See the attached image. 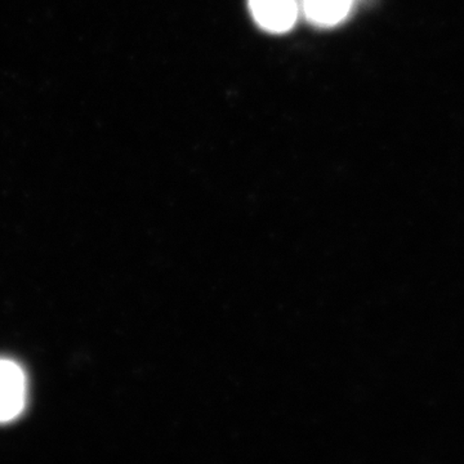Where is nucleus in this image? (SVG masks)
I'll return each mask as SVG.
<instances>
[{"mask_svg": "<svg viewBox=\"0 0 464 464\" xmlns=\"http://www.w3.org/2000/svg\"><path fill=\"white\" fill-rule=\"evenodd\" d=\"M353 2L355 0H304V14L316 25L334 26L350 14Z\"/></svg>", "mask_w": 464, "mask_h": 464, "instance_id": "7ed1b4c3", "label": "nucleus"}, {"mask_svg": "<svg viewBox=\"0 0 464 464\" xmlns=\"http://www.w3.org/2000/svg\"><path fill=\"white\" fill-rule=\"evenodd\" d=\"M249 7L258 25L267 32H288L297 20L295 0H249Z\"/></svg>", "mask_w": 464, "mask_h": 464, "instance_id": "f257e3e1", "label": "nucleus"}, {"mask_svg": "<svg viewBox=\"0 0 464 464\" xmlns=\"http://www.w3.org/2000/svg\"><path fill=\"white\" fill-rule=\"evenodd\" d=\"M26 380L16 362L0 360V415H14L24 411Z\"/></svg>", "mask_w": 464, "mask_h": 464, "instance_id": "f03ea898", "label": "nucleus"}]
</instances>
